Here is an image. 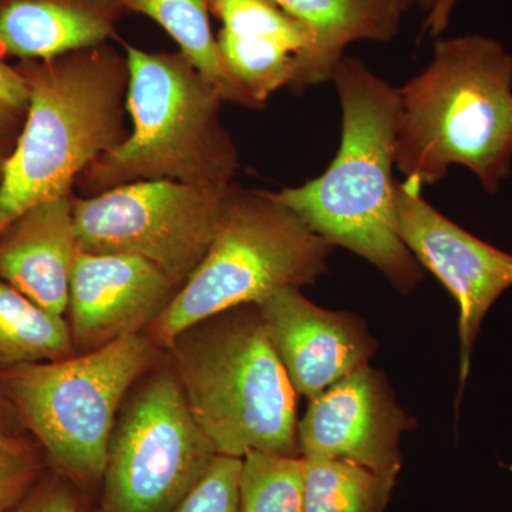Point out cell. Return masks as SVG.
<instances>
[{
  "label": "cell",
  "mask_w": 512,
  "mask_h": 512,
  "mask_svg": "<svg viewBox=\"0 0 512 512\" xmlns=\"http://www.w3.org/2000/svg\"><path fill=\"white\" fill-rule=\"evenodd\" d=\"M256 306L293 389L309 400L375 356L365 320L322 308L301 288L278 289Z\"/></svg>",
  "instance_id": "12"
},
{
  "label": "cell",
  "mask_w": 512,
  "mask_h": 512,
  "mask_svg": "<svg viewBox=\"0 0 512 512\" xmlns=\"http://www.w3.org/2000/svg\"><path fill=\"white\" fill-rule=\"evenodd\" d=\"M156 359V343L137 333L93 352L2 370L0 387L56 466L96 483L124 397Z\"/></svg>",
  "instance_id": "7"
},
{
  "label": "cell",
  "mask_w": 512,
  "mask_h": 512,
  "mask_svg": "<svg viewBox=\"0 0 512 512\" xmlns=\"http://www.w3.org/2000/svg\"><path fill=\"white\" fill-rule=\"evenodd\" d=\"M39 460L26 441L0 430V508L12 510L30 493Z\"/></svg>",
  "instance_id": "24"
},
{
  "label": "cell",
  "mask_w": 512,
  "mask_h": 512,
  "mask_svg": "<svg viewBox=\"0 0 512 512\" xmlns=\"http://www.w3.org/2000/svg\"><path fill=\"white\" fill-rule=\"evenodd\" d=\"M0 512H8V511L2 510V508H0Z\"/></svg>",
  "instance_id": "30"
},
{
  "label": "cell",
  "mask_w": 512,
  "mask_h": 512,
  "mask_svg": "<svg viewBox=\"0 0 512 512\" xmlns=\"http://www.w3.org/2000/svg\"><path fill=\"white\" fill-rule=\"evenodd\" d=\"M241 467L242 458L217 454L200 480L171 512H241Z\"/></svg>",
  "instance_id": "23"
},
{
  "label": "cell",
  "mask_w": 512,
  "mask_h": 512,
  "mask_svg": "<svg viewBox=\"0 0 512 512\" xmlns=\"http://www.w3.org/2000/svg\"><path fill=\"white\" fill-rule=\"evenodd\" d=\"M453 165L497 194L512 171V55L484 35L439 39L429 66L399 89L396 167L437 184Z\"/></svg>",
  "instance_id": "3"
},
{
  "label": "cell",
  "mask_w": 512,
  "mask_h": 512,
  "mask_svg": "<svg viewBox=\"0 0 512 512\" xmlns=\"http://www.w3.org/2000/svg\"><path fill=\"white\" fill-rule=\"evenodd\" d=\"M332 80L342 107L335 160L315 180L271 194L332 247L348 249L379 269L397 291L410 292L423 279V266L397 225L399 89L352 57H343Z\"/></svg>",
  "instance_id": "1"
},
{
  "label": "cell",
  "mask_w": 512,
  "mask_h": 512,
  "mask_svg": "<svg viewBox=\"0 0 512 512\" xmlns=\"http://www.w3.org/2000/svg\"><path fill=\"white\" fill-rule=\"evenodd\" d=\"M126 12L140 13L173 37L180 52L215 87L224 103L261 110L228 69L211 29V0H121Z\"/></svg>",
  "instance_id": "17"
},
{
  "label": "cell",
  "mask_w": 512,
  "mask_h": 512,
  "mask_svg": "<svg viewBox=\"0 0 512 512\" xmlns=\"http://www.w3.org/2000/svg\"><path fill=\"white\" fill-rule=\"evenodd\" d=\"M195 423L215 453L301 456L298 393L256 305L201 320L167 348Z\"/></svg>",
  "instance_id": "4"
},
{
  "label": "cell",
  "mask_w": 512,
  "mask_h": 512,
  "mask_svg": "<svg viewBox=\"0 0 512 512\" xmlns=\"http://www.w3.org/2000/svg\"><path fill=\"white\" fill-rule=\"evenodd\" d=\"M8 512H82V508L66 481L47 478Z\"/></svg>",
  "instance_id": "26"
},
{
  "label": "cell",
  "mask_w": 512,
  "mask_h": 512,
  "mask_svg": "<svg viewBox=\"0 0 512 512\" xmlns=\"http://www.w3.org/2000/svg\"><path fill=\"white\" fill-rule=\"evenodd\" d=\"M0 430H2V431H8V430H6L5 420H3V413H2V410H0Z\"/></svg>",
  "instance_id": "29"
},
{
  "label": "cell",
  "mask_w": 512,
  "mask_h": 512,
  "mask_svg": "<svg viewBox=\"0 0 512 512\" xmlns=\"http://www.w3.org/2000/svg\"><path fill=\"white\" fill-rule=\"evenodd\" d=\"M311 30L315 45L296 67L289 89L302 93L332 80L346 47L360 40L392 42L399 35L402 0H275Z\"/></svg>",
  "instance_id": "16"
},
{
  "label": "cell",
  "mask_w": 512,
  "mask_h": 512,
  "mask_svg": "<svg viewBox=\"0 0 512 512\" xmlns=\"http://www.w3.org/2000/svg\"><path fill=\"white\" fill-rule=\"evenodd\" d=\"M211 15L220 19L222 30L232 35L274 40L289 47L298 56V64L315 45L311 30L275 0H211Z\"/></svg>",
  "instance_id": "22"
},
{
  "label": "cell",
  "mask_w": 512,
  "mask_h": 512,
  "mask_svg": "<svg viewBox=\"0 0 512 512\" xmlns=\"http://www.w3.org/2000/svg\"><path fill=\"white\" fill-rule=\"evenodd\" d=\"M305 464L302 456L251 450L242 457L241 512H303Z\"/></svg>",
  "instance_id": "20"
},
{
  "label": "cell",
  "mask_w": 512,
  "mask_h": 512,
  "mask_svg": "<svg viewBox=\"0 0 512 512\" xmlns=\"http://www.w3.org/2000/svg\"><path fill=\"white\" fill-rule=\"evenodd\" d=\"M73 194L30 208L0 234V281L53 315L64 316L79 254Z\"/></svg>",
  "instance_id": "14"
},
{
  "label": "cell",
  "mask_w": 512,
  "mask_h": 512,
  "mask_svg": "<svg viewBox=\"0 0 512 512\" xmlns=\"http://www.w3.org/2000/svg\"><path fill=\"white\" fill-rule=\"evenodd\" d=\"M457 3L458 0H436L433 9L430 10L429 15L424 20L421 35L429 33L431 37H439L441 33L446 32Z\"/></svg>",
  "instance_id": "27"
},
{
  "label": "cell",
  "mask_w": 512,
  "mask_h": 512,
  "mask_svg": "<svg viewBox=\"0 0 512 512\" xmlns=\"http://www.w3.org/2000/svg\"><path fill=\"white\" fill-rule=\"evenodd\" d=\"M178 291L180 288L146 259L79 251L67 305L74 349L93 352L150 328Z\"/></svg>",
  "instance_id": "13"
},
{
  "label": "cell",
  "mask_w": 512,
  "mask_h": 512,
  "mask_svg": "<svg viewBox=\"0 0 512 512\" xmlns=\"http://www.w3.org/2000/svg\"><path fill=\"white\" fill-rule=\"evenodd\" d=\"M414 426L387 377L367 363L309 400L298 421L299 451L302 457L352 461L399 477L400 441Z\"/></svg>",
  "instance_id": "11"
},
{
  "label": "cell",
  "mask_w": 512,
  "mask_h": 512,
  "mask_svg": "<svg viewBox=\"0 0 512 512\" xmlns=\"http://www.w3.org/2000/svg\"><path fill=\"white\" fill-rule=\"evenodd\" d=\"M121 0H0V60H40L110 42Z\"/></svg>",
  "instance_id": "15"
},
{
  "label": "cell",
  "mask_w": 512,
  "mask_h": 512,
  "mask_svg": "<svg viewBox=\"0 0 512 512\" xmlns=\"http://www.w3.org/2000/svg\"><path fill=\"white\" fill-rule=\"evenodd\" d=\"M303 512H384L397 477L352 461L303 457Z\"/></svg>",
  "instance_id": "19"
},
{
  "label": "cell",
  "mask_w": 512,
  "mask_h": 512,
  "mask_svg": "<svg viewBox=\"0 0 512 512\" xmlns=\"http://www.w3.org/2000/svg\"><path fill=\"white\" fill-rule=\"evenodd\" d=\"M29 107V87L18 67L0 60V140L25 123Z\"/></svg>",
  "instance_id": "25"
},
{
  "label": "cell",
  "mask_w": 512,
  "mask_h": 512,
  "mask_svg": "<svg viewBox=\"0 0 512 512\" xmlns=\"http://www.w3.org/2000/svg\"><path fill=\"white\" fill-rule=\"evenodd\" d=\"M434 3H436V0H402L404 12L414 8V6L426 10V12H430V10L433 9Z\"/></svg>",
  "instance_id": "28"
},
{
  "label": "cell",
  "mask_w": 512,
  "mask_h": 512,
  "mask_svg": "<svg viewBox=\"0 0 512 512\" xmlns=\"http://www.w3.org/2000/svg\"><path fill=\"white\" fill-rule=\"evenodd\" d=\"M73 355L72 330L64 316L45 311L0 281V372Z\"/></svg>",
  "instance_id": "18"
},
{
  "label": "cell",
  "mask_w": 512,
  "mask_h": 512,
  "mask_svg": "<svg viewBox=\"0 0 512 512\" xmlns=\"http://www.w3.org/2000/svg\"><path fill=\"white\" fill-rule=\"evenodd\" d=\"M124 49L130 134L77 178L84 197L136 181L234 184L239 151L222 124L220 93L180 50Z\"/></svg>",
  "instance_id": "5"
},
{
  "label": "cell",
  "mask_w": 512,
  "mask_h": 512,
  "mask_svg": "<svg viewBox=\"0 0 512 512\" xmlns=\"http://www.w3.org/2000/svg\"><path fill=\"white\" fill-rule=\"evenodd\" d=\"M16 67L29 107L0 174V234L40 202L72 192L80 174L130 134L127 57L110 42Z\"/></svg>",
  "instance_id": "2"
},
{
  "label": "cell",
  "mask_w": 512,
  "mask_h": 512,
  "mask_svg": "<svg viewBox=\"0 0 512 512\" xmlns=\"http://www.w3.org/2000/svg\"><path fill=\"white\" fill-rule=\"evenodd\" d=\"M396 208L404 245L457 302L460 402L485 316L512 288V255L448 220L421 197L420 185L412 181L397 183Z\"/></svg>",
  "instance_id": "10"
},
{
  "label": "cell",
  "mask_w": 512,
  "mask_h": 512,
  "mask_svg": "<svg viewBox=\"0 0 512 512\" xmlns=\"http://www.w3.org/2000/svg\"><path fill=\"white\" fill-rule=\"evenodd\" d=\"M332 248L271 192L235 185L211 248L151 323V340L168 348L210 316L258 305L278 289L315 284L328 272Z\"/></svg>",
  "instance_id": "6"
},
{
  "label": "cell",
  "mask_w": 512,
  "mask_h": 512,
  "mask_svg": "<svg viewBox=\"0 0 512 512\" xmlns=\"http://www.w3.org/2000/svg\"><path fill=\"white\" fill-rule=\"evenodd\" d=\"M215 456L173 367L157 370L117 417L101 512H171Z\"/></svg>",
  "instance_id": "9"
},
{
  "label": "cell",
  "mask_w": 512,
  "mask_h": 512,
  "mask_svg": "<svg viewBox=\"0 0 512 512\" xmlns=\"http://www.w3.org/2000/svg\"><path fill=\"white\" fill-rule=\"evenodd\" d=\"M218 47L235 79L264 109L266 101L285 86H291L298 56L274 40L248 39L220 30Z\"/></svg>",
  "instance_id": "21"
},
{
  "label": "cell",
  "mask_w": 512,
  "mask_h": 512,
  "mask_svg": "<svg viewBox=\"0 0 512 512\" xmlns=\"http://www.w3.org/2000/svg\"><path fill=\"white\" fill-rule=\"evenodd\" d=\"M235 185L136 181L74 197L80 251L146 259L181 289L211 248Z\"/></svg>",
  "instance_id": "8"
}]
</instances>
